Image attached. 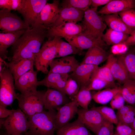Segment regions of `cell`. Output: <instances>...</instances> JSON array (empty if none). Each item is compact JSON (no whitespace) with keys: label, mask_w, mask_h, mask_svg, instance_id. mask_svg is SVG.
<instances>
[{"label":"cell","mask_w":135,"mask_h":135,"mask_svg":"<svg viewBox=\"0 0 135 135\" xmlns=\"http://www.w3.org/2000/svg\"><path fill=\"white\" fill-rule=\"evenodd\" d=\"M47 34V29L42 26L29 27L12 46L13 55L10 61L34 59L46 37Z\"/></svg>","instance_id":"6da1fadb"},{"label":"cell","mask_w":135,"mask_h":135,"mask_svg":"<svg viewBox=\"0 0 135 135\" xmlns=\"http://www.w3.org/2000/svg\"><path fill=\"white\" fill-rule=\"evenodd\" d=\"M55 110L44 111L28 118L29 129L28 135H54L56 130Z\"/></svg>","instance_id":"7a4b0ae2"},{"label":"cell","mask_w":135,"mask_h":135,"mask_svg":"<svg viewBox=\"0 0 135 135\" xmlns=\"http://www.w3.org/2000/svg\"><path fill=\"white\" fill-rule=\"evenodd\" d=\"M97 8H89L85 11L82 32L93 39L100 40L106 25L99 15Z\"/></svg>","instance_id":"3957f363"},{"label":"cell","mask_w":135,"mask_h":135,"mask_svg":"<svg viewBox=\"0 0 135 135\" xmlns=\"http://www.w3.org/2000/svg\"><path fill=\"white\" fill-rule=\"evenodd\" d=\"M60 37L48 40L42 45L34 58V65L37 71L48 74L51 62L56 58Z\"/></svg>","instance_id":"277c9868"},{"label":"cell","mask_w":135,"mask_h":135,"mask_svg":"<svg viewBox=\"0 0 135 135\" xmlns=\"http://www.w3.org/2000/svg\"><path fill=\"white\" fill-rule=\"evenodd\" d=\"M0 105L6 107L18 99L13 75L7 66L0 73Z\"/></svg>","instance_id":"5b68a950"},{"label":"cell","mask_w":135,"mask_h":135,"mask_svg":"<svg viewBox=\"0 0 135 135\" xmlns=\"http://www.w3.org/2000/svg\"><path fill=\"white\" fill-rule=\"evenodd\" d=\"M44 92L38 90L30 95L18 94V106L28 118L44 110L43 98Z\"/></svg>","instance_id":"8992f818"},{"label":"cell","mask_w":135,"mask_h":135,"mask_svg":"<svg viewBox=\"0 0 135 135\" xmlns=\"http://www.w3.org/2000/svg\"><path fill=\"white\" fill-rule=\"evenodd\" d=\"M6 134L20 135L26 133L29 127L28 118L20 108L14 110L12 113L6 119L3 126Z\"/></svg>","instance_id":"52a82bcc"},{"label":"cell","mask_w":135,"mask_h":135,"mask_svg":"<svg viewBox=\"0 0 135 135\" xmlns=\"http://www.w3.org/2000/svg\"><path fill=\"white\" fill-rule=\"evenodd\" d=\"M46 0H22L18 11L22 16L24 20L30 27L35 26L40 12L47 3Z\"/></svg>","instance_id":"ba28073f"},{"label":"cell","mask_w":135,"mask_h":135,"mask_svg":"<svg viewBox=\"0 0 135 135\" xmlns=\"http://www.w3.org/2000/svg\"><path fill=\"white\" fill-rule=\"evenodd\" d=\"M29 26L24 20L6 9L0 10V28L4 32L26 30Z\"/></svg>","instance_id":"9c48e42d"},{"label":"cell","mask_w":135,"mask_h":135,"mask_svg":"<svg viewBox=\"0 0 135 135\" xmlns=\"http://www.w3.org/2000/svg\"><path fill=\"white\" fill-rule=\"evenodd\" d=\"M78 118L88 128L95 134L106 120L98 111L90 109L78 108Z\"/></svg>","instance_id":"30bf717a"},{"label":"cell","mask_w":135,"mask_h":135,"mask_svg":"<svg viewBox=\"0 0 135 135\" xmlns=\"http://www.w3.org/2000/svg\"><path fill=\"white\" fill-rule=\"evenodd\" d=\"M37 72L34 69L31 70L21 76L14 82L15 89L20 94L27 95L36 93L38 86Z\"/></svg>","instance_id":"8fae6325"},{"label":"cell","mask_w":135,"mask_h":135,"mask_svg":"<svg viewBox=\"0 0 135 135\" xmlns=\"http://www.w3.org/2000/svg\"><path fill=\"white\" fill-rule=\"evenodd\" d=\"M45 28L47 30L46 37L48 40L56 37L64 38L74 36L83 31L82 25L72 22H66L56 26Z\"/></svg>","instance_id":"7c38bea8"},{"label":"cell","mask_w":135,"mask_h":135,"mask_svg":"<svg viewBox=\"0 0 135 135\" xmlns=\"http://www.w3.org/2000/svg\"><path fill=\"white\" fill-rule=\"evenodd\" d=\"M106 63L108 65L115 80L123 84L130 79L122 54L116 57L110 54Z\"/></svg>","instance_id":"4fadbf2b"},{"label":"cell","mask_w":135,"mask_h":135,"mask_svg":"<svg viewBox=\"0 0 135 135\" xmlns=\"http://www.w3.org/2000/svg\"><path fill=\"white\" fill-rule=\"evenodd\" d=\"M59 0H55L52 3H47L42 9L35 26H42L47 28L54 24L59 15Z\"/></svg>","instance_id":"5bb4252c"},{"label":"cell","mask_w":135,"mask_h":135,"mask_svg":"<svg viewBox=\"0 0 135 135\" xmlns=\"http://www.w3.org/2000/svg\"><path fill=\"white\" fill-rule=\"evenodd\" d=\"M43 99L44 109L47 110H56L72 100L64 93L51 88L45 92Z\"/></svg>","instance_id":"9a60e30c"},{"label":"cell","mask_w":135,"mask_h":135,"mask_svg":"<svg viewBox=\"0 0 135 135\" xmlns=\"http://www.w3.org/2000/svg\"><path fill=\"white\" fill-rule=\"evenodd\" d=\"M80 64L75 57L68 56L54 59L50 63L48 73L67 74L72 72Z\"/></svg>","instance_id":"2e32d148"},{"label":"cell","mask_w":135,"mask_h":135,"mask_svg":"<svg viewBox=\"0 0 135 135\" xmlns=\"http://www.w3.org/2000/svg\"><path fill=\"white\" fill-rule=\"evenodd\" d=\"M78 104L74 100L58 108L56 116V130L64 126L74 117L78 110Z\"/></svg>","instance_id":"e0dca14e"},{"label":"cell","mask_w":135,"mask_h":135,"mask_svg":"<svg viewBox=\"0 0 135 135\" xmlns=\"http://www.w3.org/2000/svg\"><path fill=\"white\" fill-rule=\"evenodd\" d=\"M84 12V11L70 7H62L60 8L57 19L55 22L49 27L56 26L67 22L76 23L83 18Z\"/></svg>","instance_id":"ac0fdd59"},{"label":"cell","mask_w":135,"mask_h":135,"mask_svg":"<svg viewBox=\"0 0 135 135\" xmlns=\"http://www.w3.org/2000/svg\"><path fill=\"white\" fill-rule=\"evenodd\" d=\"M98 67V66L94 65L80 64L72 72V75L80 88L87 87L92 74Z\"/></svg>","instance_id":"d6986e66"},{"label":"cell","mask_w":135,"mask_h":135,"mask_svg":"<svg viewBox=\"0 0 135 135\" xmlns=\"http://www.w3.org/2000/svg\"><path fill=\"white\" fill-rule=\"evenodd\" d=\"M64 38L68 42L82 50L96 46L103 48L106 45L102 40L93 39L82 32Z\"/></svg>","instance_id":"ffe728a7"},{"label":"cell","mask_w":135,"mask_h":135,"mask_svg":"<svg viewBox=\"0 0 135 135\" xmlns=\"http://www.w3.org/2000/svg\"><path fill=\"white\" fill-rule=\"evenodd\" d=\"M135 0H110L98 11L102 15L118 14L128 9H134Z\"/></svg>","instance_id":"44dd1931"},{"label":"cell","mask_w":135,"mask_h":135,"mask_svg":"<svg viewBox=\"0 0 135 135\" xmlns=\"http://www.w3.org/2000/svg\"><path fill=\"white\" fill-rule=\"evenodd\" d=\"M110 54L99 46H96L88 49L81 64H87L98 66L107 60Z\"/></svg>","instance_id":"7402d4cb"},{"label":"cell","mask_w":135,"mask_h":135,"mask_svg":"<svg viewBox=\"0 0 135 135\" xmlns=\"http://www.w3.org/2000/svg\"><path fill=\"white\" fill-rule=\"evenodd\" d=\"M26 30L0 33V57L4 60L7 58V48L12 46Z\"/></svg>","instance_id":"603a6c76"},{"label":"cell","mask_w":135,"mask_h":135,"mask_svg":"<svg viewBox=\"0 0 135 135\" xmlns=\"http://www.w3.org/2000/svg\"><path fill=\"white\" fill-rule=\"evenodd\" d=\"M34 59H25L19 61L7 63V66L12 74L14 81H16L21 76L33 69Z\"/></svg>","instance_id":"cb8c5ba5"},{"label":"cell","mask_w":135,"mask_h":135,"mask_svg":"<svg viewBox=\"0 0 135 135\" xmlns=\"http://www.w3.org/2000/svg\"><path fill=\"white\" fill-rule=\"evenodd\" d=\"M57 130L56 135H92L78 118Z\"/></svg>","instance_id":"d4e9b609"},{"label":"cell","mask_w":135,"mask_h":135,"mask_svg":"<svg viewBox=\"0 0 135 135\" xmlns=\"http://www.w3.org/2000/svg\"><path fill=\"white\" fill-rule=\"evenodd\" d=\"M102 17L109 28L130 35L133 31L125 24L118 14L104 15Z\"/></svg>","instance_id":"484cf974"},{"label":"cell","mask_w":135,"mask_h":135,"mask_svg":"<svg viewBox=\"0 0 135 135\" xmlns=\"http://www.w3.org/2000/svg\"><path fill=\"white\" fill-rule=\"evenodd\" d=\"M129 35L126 33L109 28L103 34L102 39L107 45H115L123 44Z\"/></svg>","instance_id":"4316f807"},{"label":"cell","mask_w":135,"mask_h":135,"mask_svg":"<svg viewBox=\"0 0 135 135\" xmlns=\"http://www.w3.org/2000/svg\"><path fill=\"white\" fill-rule=\"evenodd\" d=\"M121 88L117 87L98 91L92 94V99L96 102L105 104L111 101L113 97L121 91Z\"/></svg>","instance_id":"83f0119b"},{"label":"cell","mask_w":135,"mask_h":135,"mask_svg":"<svg viewBox=\"0 0 135 135\" xmlns=\"http://www.w3.org/2000/svg\"><path fill=\"white\" fill-rule=\"evenodd\" d=\"M118 123L131 126L135 116V107L130 105H124L118 110L116 113Z\"/></svg>","instance_id":"f1b7e54d"},{"label":"cell","mask_w":135,"mask_h":135,"mask_svg":"<svg viewBox=\"0 0 135 135\" xmlns=\"http://www.w3.org/2000/svg\"><path fill=\"white\" fill-rule=\"evenodd\" d=\"M121 93L125 102L131 105L135 104V80L129 79L121 88Z\"/></svg>","instance_id":"f546056e"},{"label":"cell","mask_w":135,"mask_h":135,"mask_svg":"<svg viewBox=\"0 0 135 135\" xmlns=\"http://www.w3.org/2000/svg\"><path fill=\"white\" fill-rule=\"evenodd\" d=\"M97 77L100 78L106 82L111 88L117 87L109 66L106 64L101 67H98L94 72L92 77Z\"/></svg>","instance_id":"4dcf8cb0"},{"label":"cell","mask_w":135,"mask_h":135,"mask_svg":"<svg viewBox=\"0 0 135 135\" xmlns=\"http://www.w3.org/2000/svg\"><path fill=\"white\" fill-rule=\"evenodd\" d=\"M82 51L72 44L65 42L61 39L59 43L56 58H61L71 54H82Z\"/></svg>","instance_id":"1f68e13d"},{"label":"cell","mask_w":135,"mask_h":135,"mask_svg":"<svg viewBox=\"0 0 135 135\" xmlns=\"http://www.w3.org/2000/svg\"><path fill=\"white\" fill-rule=\"evenodd\" d=\"M92 99V94L90 91L87 89L86 87H83L80 88L74 100L82 108L87 109Z\"/></svg>","instance_id":"d6a6232c"},{"label":"cell","mask_w":135,"mask_h":135,"mask_svg":"<svg viewBox=\"0 0 135 135\" xmlns=\"http://www.w3.org/2000/svg\"><path fill=\"white\" fill-rule=\"evenodd\" d=\"M68 77V74L48 73L47 75L43 79L38 81V86H44L52 88L60 80Z\"/></svg>","instance_id":"836d02e7"},{"label":"cell","mask_w":135,"mask_h":135,"mask_svg":"<svg viewBox=\"0 0 135 135\" xmlns=\"http://www.w3.org/2000/svg\"><path fill=\"white\" fill-rule=\"evenodd\" d=\"M122 55L130 78L135 80V52H128Z\"/></svg>","instance_id":"e575fe53"},{"label":"cell","mask_w":135,"mask_h":135,"mask_svg":"<svg viewBox=\"0 0 135 135\" xmlns=\"http://www.w3.org/2000/svg\"><path fill=\"white\" fill-rule=\"evenodd\" d=\"M98 111L106 120L117 124L118 121L116 114L112 108L106 106L94 107L92 108Z\"/></svg>","instance_id":"d590c367"},{"label":"cell","mask_w":135,"mask_h":135,"mask_svg":"<svg viewBox=\"0 0 135 135\" xmlns=\"http://www.w3.org/2000/svg\"><path fill=\"white\" fill-rule=\"evenodd\" d=\"M123 21L129 28L135 30V10L128 9L118 14Z\"/></svg>","instance_id":"8d00e7d4"},{"label":"cell","mask_w":135,"mask_h":135,"mask_svg":"<svg viewBox=\"0 0 135 135\" xmlns=\"http://www.w3.org/2000/svg\"><path fill=\"white\" fill-rule=\"evenodd\" d=\"M91 0H63L62 7L69 6L85 11L91 5Z\"/></svg>","instance_id":"74e56055"},{"label":"cell","mask_w":135,"mask_h":135,"mask_svg":"<svg viewBox=\"0 0 135 135\" xmlns=\"http://www.w3.org/2000/svg\"><path fill=\"white\" fill-rule=\"evenodd\" d=\"M80 88L79 85L74 79L68 78L64 88V93L72 100L78 92Z\"/></svg>","instance_id":"f35d334b"},{"label":"cell","mask_w":135,"mask_h":135,"mask_svg":"<svg viewBox=\"0 0 135 135\" xmlns=\"http://www.w3.org/2000/svg\"><path fill=\"white\" fill-rule=\"evenodd\" d=\"M86 88L91 91L92 90L99 91L105 88H112L104 80L97 77H92Z\"/></svg>","instance_id":"ab89813d"},{"label":"cell","mask_w":135,"mask_h":135,"mask_svg":"<svg viewBox=\"0 0 135 135\" xmlns=\"http://www.w3.org/2000/svg\"><path fill=\"white\" fill-rule=\"evenodd\" d=\"M114 126L112 123L105 120L98 130L96 135H113Z\"/></svg>","instance_id":"60d3db41"},{"label":"cell","mask_w":135,"mask_h":135,"mask_svg":"<svg viewBox=\"0 0 135 135\" xmlns=\"http://www.w3.org/2000/svg\"><path fill=\"white\" fill-rule=\"evenodd\" d=\"M120 91L116 94L110 102L111 108L114 109L118 110L124 105L125 101Z\"/></svg>","instance_id":"b9f144b4"},{"label":"cell","mask_w":135,"mask_h":135,"mask_svg":"<svg viewBox=\"0 0 135 135\" xmlns=\"http://www.w3.org/2000/svg\"><path fill=\"white\" fill-rule=\"evenodd\" d=\"M116 130L119 135H135V132L130 126L121 123L117 124Z\"/></svg>","instance_id":"7bdbcfd3"},{"label":"cell","mask_w":135,"mask_h":135,"mask_svg":"<svg viewBox=\"0 0 135 135\" xmlns=\"http://www.w3.org/2000/svg\"><path fill=\"white\" fill-rule=\"evenodd\" d=\"M68 78V77H67L60 79L54 86L52 89L57 90L64 93V88Z\"/></svg>","instance_id":"ee69618b"},{"label":"cell","mask_w":135,"mask_h":135,"mask_svg":"<svg viewBox=\"0 0 135 135\" xmlns=\"http://www.w3.org/2000/svg\"><path fill=\"white\" fill-rule=\"evenodd\" d=\"M6 107L0 105V118H5L8 117L13 112L14 110H9Z\"/></svg>","instance_id":"f6af8a7d"},{"label":"cell","mask_w":135,"mask_h":135,"mask_svg":"<svg viewBox=\"0 0 135 135\" xmlns=\"http://www.w3.org/2000/svg\"><path fill=\"white\" fill-rule=\"evenodd\" d=\"M12 0H0L1 9H6L11 11L12 10Z\"/></svg>","instance_id":"bcb514c9"},{"label":"cell","mask_w":135,"mask_h":135,"mask_svg":"<svg viewBox=\"0 0 135 135\" xmlns=\"http://www.w3.org/2000/svg\"><path fill=\"white\" fill-rule=\"evenodd\" d=\"M122 44L126 46L135 45V30H133L127 39Z\"/></svg>","instance_id":"7dc6e473"},{"label":"cell","mask_w":135,"mask_h":135,"mask_svg":"<svg viewBox=\"0 0 135 135\" xmlns=\"http://www.w3.org/2000/svg\"><path fill=\"white\" fill-rule=\"evenodd\" d=\"M110 0H91V5L92 8H97L98 6L106 5L110 1Z\"/></svg>","instance_id":"c3c4849f"},{"label":"cell","mask_w":135,"mask_h":135,"mask_svg":"<svg viewBox=\"0 0 135 135\" xmlns=\"http://www.w3.org/2000/svg\"><path fill=\"white\" fill-rule=\"evenodd\" d=\"M22 0H12V10L18 11L21 3Z\"/></svg>","instance_id":"681fc988"},{"label":"cell","mask_w":135,"mask_h":135,"mask_svg":"<svg viewBox=\"0 0 135 135\" xmlns=\"http://www.w3.org/2000/svg\"><path fill=\"white\" fill-rule=\"evenodd\" d=\"M7 66V62L4 60L0 57V73Z\"/></svg>","instance_id":"f907efd6"},{"label":"cell","mask_w":135,"mask_h":135,"mask_svg":"<svg viewBox=\"0 0 135 135\" xmlns=\"http://www.w3.org/2000/svg\"><path fill=\"white\" fill-rule=\"evenodd\" d=\"M4 118H0V127L1 128L2 126H3L6 120H4Z\"/></svg>","instance_id":"816d5d0a"},{"label":"cell","mask_w":135,"mask_h":135,"mask_svg":"<svg viewBox=\"0 0 135 135\" xmlns=\"http://www.w3.org/2000/svg\"><path fill=\"white\" fill-rule=\"evenodd\" d=\"M135 132V116L134 119L132 123L130 126Z\"/></svg>","instance_id":"f5cc1de1"},{"label":"cell","mask_w":135,"mask_h":135,"mask_svg":"<svg viewBox=\"0 0 135 135\" xmlns=\"http://www.w3.org/2000/svg\"><path fill=\"white\" fill-rule=\"evenodd\" d=\"M113 135H119L116 132L115 133H114Z\"/></svg>","instance_id":"db71d44e"},{"label":"cell","mask_w":135,"mask_h":135,"mask_svg":"<svg viewBox=\"0 0 135 135\" xmlns=\"http://www.w3.org/2000/svg\"><path fill=\"white\" fill-rule=\"evenodd\" d=\"M4 135H9V134H5ZM20 135H22V134H20ZM27 135V134H26V135Z\"/></svg>","instance_id":"11a10c76"},{"label":"cell","mask_w":135,"mask_h":135,"mask_svg":"<svg viewBox=\"0 0 135 135\" xmlns=\"http://www.w3.org/2000/svg\"><path fill=\"white\" fill-rule=\"evenodd\" d=\"M134 52H135V51H134Z\"/></svg>","instance_id":"9f6ffc18"}]
</instances>
